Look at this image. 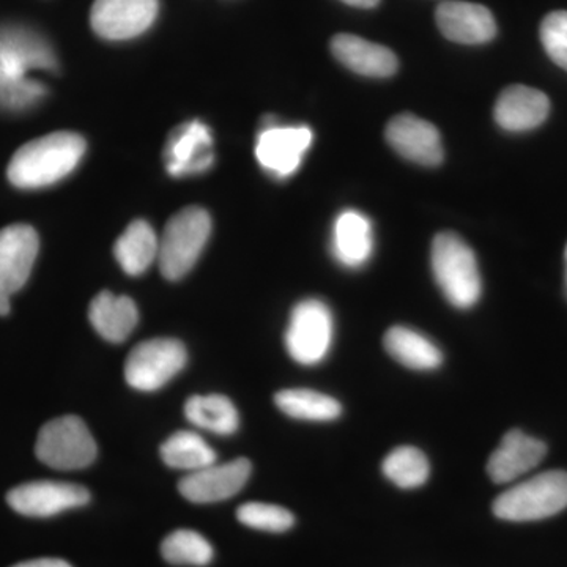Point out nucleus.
<instances>
[{
	"label": "nucleus",
	"mask_w": 567,
	"mask_h": 567,
	"mask_svg": "<svg viewBox=\"0 0 567 567\" xmlns=\"http://www.w3.org/2000/svg\"><path fill=\"white\" fill-rule=\"evenodd\" d=\"M58 69L54 51L47 40L22 25L0 28V107L22 111L47 96L43 82L31 80L37 70Z\"/></svg>",
	"instance_id": "f257e3e1"
},
{
	"label": "nucleus",
	"mask_w": 567,
	"mask_h": 567,
	"mask_svg": "<svg viewBox=\"0 0 567 567\" xmlns=\"http://www.w3.org/2000/svg\"><path fill=\"white\" fill-rule=\"evenodd\" d=\"M85 153L84 137L59 132L22 145L9 164V181L17 188L39 189L73 173Z\"/></svg>",
	"instance_id": "f03ea898"
},
{
	"label": "nucleus",
	"mask_w": 567,
	"mask_h": 567,
	"mask_svg": "<svg viewBox=\"0 0 567 567\" xmlns=\"http://www.w3.org/2000/svg\"><path fill=\"white\" fill-rule=\"evenodd\" d=\"M431 260L435 281L454 308L470 309L480 301L483 284L476 256L457 234L436 235Z\"/></svg>",
	"instance_id": "7ed1b4c3"
},
{
	"label": "nucleus",
	"mask_w": 567,
	"mask_h": 567,
	"mask_svg": "<svg viewBox=\"0 0 567 567\" xmlns=\"http://www.w3.org/2000/svg\"><path fill=\"white\" fill-rule=\"evenodd\" d=\"M567 507V473L546 472L507 488L494 502V514L507 522L543 520Z\"/></svg>",
	"instance_id": "20e7f679"
},
{
	"label": "nucleus",
	"mask_w": 567,
	"mask_h": 567,
	"mask_svg": "<svg viewBox=\"0 0 567 567\" xmlns=\"http://www.w3.org/2000/svg\"><path fill=\"white\" fill-rule=\"evenodd\" d=\"M212 234V219L199 207H188L171 218L159 240L158 264L164 278L178 281L192 271Z\"/></svg>",
	"instance_id": "39448f33"
},
{
	"label": "nucleus",
	"mask_w": 567,
	"mask_h": 567,
	"mask_svg": "<svg viewBox=\"0 0 567 567\" xmlns=\"http://www.w3.org/2000/svg\"><path fill=\"white\" fill-rule=\"evenodd\" d=\"M35 453L44 465L70 472L92 465L99 447L84 421L76 415H66L41 427Z\"/></svg>",
	"instance_id": "423d86ee"
},
{
	"label": "nucleus",
	"mask_w": 567,
	"mask_h": 567,
	"mask_svg": "<svg viewBox=\"0 0 567 567\" xmlns=\"http://www.w3.org/2000/svg\"><path fill=\"white\" fill-rule=\"evenodd\" d=\"M333 339V315L323 301L309 298L295 306L284 338L293 361L303 365L322 363L330 353Z\"/></svg>",
	"instance_id": "0eeeda50"
},
{
	"label": "nucleus",
	"mask_w": 567,
	"mask_h": 567,
	"mask_svg": "<svg viewBox=\"0 0 567 567\" xmlns=\"http://www.w3.org/2000/svg\"><path fill=\"white\" fill-rule=\"evenodd\" d=\"M188 353L178 339L156 338L134 347L125 361L128 385L144 393L162 390L185 368Z\"/></svg>",
	"instance_id": "6e6552de"
},
{
	"label": "nucleus",
	"mask_w": 567,
	"mask_h": 567,
	"mask_svg": "<svg viewBox=\"0 0 567 567\" xmlns=\"http://www.w3.org/2000/svg\"><path fill=\"white\" fill-rule=\"evenodd\" d=\"M39 249V234L28 224L0 230V316L9 315L11 297L28 282Z\"/></svg>",
	"instance_id": "1a4fd4ad"
},
{
	"label": "nucleus",
	"mask_w": 567,
	"mask_h": 567,
	"mask_svg": "<svg viewBox=\"0 0 567 567\" xmlns=\"http://www.w3.org/2000/svg\"><path fill=\"white\" fill-rule=\"evenodd\" d=\"M11 509L28 517H52L63 511L87 505L91 494L78 484L33 481L11 488L7 495Z\"/></svg>",
	"instance_id": "9d476101"
},
{
	"label": "nucleus",
	"mask_w": 567,
	"mask_h": 567,
	"mask_svg": "<svg viewBox=\"0 0 567 567\" xmlns=\"http://www.w3.org/2000/svg\"><path fill=\"white\" fill-rule=\"evenodd\" d=\"M158 9V0H95L91 11L92 28L102 39H134L151 29Z\"/></svg>",
	"instance_id": "9b49d317"
},
{
	"label": "nucleus",
	"mask_w": 567,
	"mask_h": 567,
	"mask_svg": "<svg viewBox=\"0 0 567 567\" xmlns=\"http://www.w3.org/2000/svg\"><path fill=\"white\" fill-rule=\"evenodd\" d=\"M311 144L312 132L308 126H279L268 122L257 137L256 156L268 173L289 177L297 173Z\"/></svg>",
	"instance_id": "f8f14e48"
},
{
	"label": "nucleus",
	"mask_w": 567,
	"mask_h": 567,
	"mask_svg": "<svg viewBox=\"0 0 567 567\" xmlns=\"http://www.w3.org/2000/svg\"><path fill=\"white\" fill-rule=\"evenodd\" d=\"M252 465L248 458H235L227 464H212L189 473L178 484V491L188 502L197 505L233 498L248 483Z\"/></svg>",
	"instance_id": "ddd939ff"
},
{
	"label": "nucleus",
	"mask_w": 567,
	"mask_h": 567,
	"mask_svg": "<svg viewBox=\"0 0 567 567\" xmlns=\"http://www.w3.org/2000/svg\"><path fill=\"white\" fill-rule=\"evenodd\" d=\"M164 163L173 177L203 174L215 162L213 136L204 122L183 123L171 134L164 147Z\"/></svg>",
	"instance_id": "4468645a"
},
{
	"label": "nucleus",
	"mask_w": 567,
	"mask_h": 567,
	"mask_svg": "<svg viewBox=\"0 0 567 567\" xmlns=\"http://www.w3.org/2000/svg\"><path fill=\"white\" fill-rule=\"evenodd\" d=\"M386 141L409 162L421 166H439L443 162V145L439 130L416 115L401 114L388 123Z\"/></svg>",
	"instance_id": "2eb2a0df"
},
{
	"label": "nucleus",
	"mask_w": 567,
	"mask_h": 567,
	"mask_svg": "<svg viewBox=\"0 0 567 567\" xmlns=\"http://www.w3.org/2000/svg\"><path fill=\"white\" fill-rule=\"evenodd\" d=\"M436 25L447 40L461 44H484L494 40V14L480 3L446 0L435 13Z\"/></svg>",
	"instance_id": "dca6fc26"
},
{
	"label": "nucleus",
	"mask_w": 567,
	"mask_h": 567,
	"mask_svg": "<svg viewBox=\"0 0 567 567\" xmlns=\"http://www.w3.org/2000/svg\"><path fill=\"white\" fill-rule=\"evenodd\" d=\"M546 454V443L524 434L520 429H513L488 457V476L496 484L513 483L539 465Z\"/></svg>",
	"instance_id": "f3484780"
},
{
	"label": "nucleus",
	"mask_w": 567,
	"mask_h": 567,
	"mask_svg": "<svg viewBox=\"0 0 567 567\" xmlns=\"http://www.w3.org/2000/svg\"><path fill=\"white\" fill-rule=\"evenodd\" d=\"M548 112L546 93L527 85H511L496 100L495 121L506 132H529L546 122Z\"/></svg>",
	"instance_id": "a211bd4d"
},
{
	"label": "nucleus",
	"mask_w": 567,
	"mask_h": 567,
	"mask_svg": "<svg viewBox=\"0 0 567 567\" xmlns=\"http://www.w3.org/2000/svg\"><path fill=\"white\" fill-rule=\"evenodd\" d=\"M331 252L342 267H364L374 254V233L368 216L357 210L342 212L336 218Z\"/></svg>",
	"instance_id": "6ab92c4d"
},
{
	"label": "nucleus",
	"mask_w": 567,
	"mask_h": 567,
	"mask_svg": "<svg viewBox=\"0 0 567 567\" xmlns=\"http://www.w3.org/2000/svg\"><path fill=\"white\" fill-rule=\"evenodd\" d=\"M331 51L347 69L368 78H390L398 71L393 51L350 33H339L331 41Z\"/></svg>",
	"instance_id": "aec40b11"
},
{
	"label": "nucleus",
	"mask_w": 567,
	"mask_h": 567,
	"mask_svg": "<svg viewBox=\"0 0 567 567\" xmlns=\"http://www.w3.org/2000/svg\"><path fill=\"white\" fill-rule=\"evenodd\" d=\"M89 319L96 333L106 341L118 344L133 333L140 322V312L132 298L102 292L93 298Z\"/></svg>",
	"instance_id": "412c9836"
},
{
	"label": "nucleus",
	"mask_w": 567,
	"mask_h": 567,
	"mask_svg": "<svg viewBox=\"0 0 567 567\" xmlns=\"http://www.w3.org/2000/svg\"><path fill=\"white\" fill-rule=\"evenodd\" d=\"M388 354L413 371H434L443 363V353L420 331L409 327H393L383 338Z\"/></svg>",
	"instance_id": "4be33fe9"
},
{
	"label": "nucleus",
	"mask_w": 567,
	"mask_h": 567,
	"mask_svg": "<svg viewBox=\"0 0 567 567\" xmlns=\"http://www.w3.org/2000/svg\"><path fill=\"white\" fill-rule=\"evenodd\" d=\"M158 249L159 240L151 224L137 219L118 237L114 256L126 275L140 276L158 260Z\"/></svg>",
	"instance_id": "5701e85b"
},
{
	"label": "nucleus",
	"mask_w": 567,
	"mask_h": 567,
	"mask_svg": "<svg viewBox=\"0 0 567 567\" xmlns=\"http://www.w3.org/2000/svg\"><path fill=\"white\" fill-rule=\"evenodd\" d=\"M185 416L196 427L216 435H233L240 425L234 402L223 394L193 395L186 401Z\"/></svg>",
	"instance_id": "b1692460"
},
{
	"label": "nucleus",
	"mask_w": 567,
	"mask_h": 567,
	"mask_svg": "<svg viewBox=\"0 0 567 567\" xmlns=\"http://www.w3.org/2000/svg\"><path fill=\"white\" fill-rule=\"evenodd\" d=\"M275 404L284 415L315 423L338 420L342 413V405L338 399L303 388L279 391L275 395Z\"/></svg>",
	"instance_id": "393cba45"
},
{
	"label": "nucleus",
	"mask_w": 567,
	"mask_h": 567,
	"mask_svg": "<svg viewBox=\"0 0 567 567\" xmlns=\"http://www.w3.org/2000/svg\"><path fill=\"white\" fill-rule=\"evenodd\" d=\"M162 458L171 468L197 472L216 464V453L196 432H175L162 445Z\"/></svg>",
	"instance_id": "a878e982"
},
{
	"label": "nucleus",
	"mask_w": 567,
	"mask_h": 567,
	"mask_svg": "<svg viewBox=\"0 0 567 567\" xmlns=\"http://www.w3.org/2000/svg\"><path fill=\"white\" fill-rule=\"evenodd\" d=\"M382 470L383 475L401 488L421 487L431 475L427 457L413 446L395 447L383 461Z\"/></svg>",
	"instance_id": "bb28decb"
},
{
	"label": "nucleus",
	"mask_w": 567,
	"mask_h": 567,
	"mask_svg": "<svg viewBox=\"0 0 567 567\" xmlns=\"http://www.w3.org/2000/svg\"><path fill=\"white\" fill-rule=\"evenodd\" d=\"M164 559L177 566H207L213 558V547L193 529H177L162 544Z\"/></svg>",
	"instance_id": "cd10ccee"
},
{
	"label": "nucleus",
	"mask_w": 567,
	"mask_h": 567,
	"mask_svg": "<svg viewBox=\"0 0 567 567\" xmlns=\"http://www.w3.org/2000/svg\"><path fill=\"white\" fill-rule=\"evenodd\" d=\"M237 518L246 527L260 532L284 533L293 527L295 517L286 507L270 503H245L237 509Z\"/></svg>",
	"instance_id": "c85d7f7f"
},
{
	"label": "nucleus",
	"mask_w": 567,
	"mask_h": 567,
	"mask_svg": "<svg viewBox=\"0 0 567 567\" xmlns=\"http://www.w3.org/2000/svg\"><path fill=\"white\" fill-rule=\"evenodd\" d=\"M540 41L548 58L567 71V11H554L544 18Z\"/></svg>",
	"instance_id": "c756f323"
},
{
	"label": "nucleus",
	"mask_w": 567,
	"mask_h": 567,
	"mask_svg": "<svg viewBox=\"0 0 567 567\" xmlns=\"http://www.w3.org/2000/svg\"><path fill=\"white\" fill-rule=\"evenodd\" d=\"M13 567H71V565L59 558H39L31 559V561L20 563V565Z\"/></svg>",
	"instance_id": "7c9ffc66"
},
{
	"label": "nucleus",
	"mask_w": 567,
	"mask_h": 567,
	"mask_svg": "<svg viewBox=\"0 0 567 567\" xmlns=\"http://www.w3.org/2000/svg\"><path fill=\"white\" fill-rule=\"evenodd\" d=\"M347 6L358 7V9H374L380 0H342Z\"/></svg>",
	"instance_id": "2f4dec72"
},
{
	"label": "nucleus",
	"mask_w": 567,
	"mask_h": 567,
	"mask_svg": "<svg viewBox=\"0 0 567 567\" xmlns=\"http://www.w3.org/2000/svg\"><path fill=\"white\" fill-rule=\"evenodd\" d=\"M565 264H566V292H567V246H566V252H565Z\"/></svg>",
	"instance_id": "473e14b6"
}]
</instances>
